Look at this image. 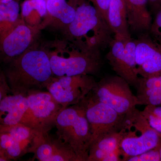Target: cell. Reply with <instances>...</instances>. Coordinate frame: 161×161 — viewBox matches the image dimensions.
I'll return each mask as SVG.
<instances>
[{"mask_svg":"<svg viewBox=\"0 0 161 161\" xmlns=\"http://www.w3.org/2000/svg\"><path fill=\"white\" fill-rule=\"evenodd\" d=\"M107 22V14L110 0H89Z\"/></svg>","mask_w":161,"mask_h":161,"instance_id":"4316f807","label":"cell"},{"mask_svg":"<svg viewBox=\"0 0 161 161\" xmlns=\"http://www.w3.org/2000/svg\"><path fill=\"white\" fill-rule=\"evenodd\" d=\"M32 153L40 161H80L69 145L49 132L39 133Z\"/></svg>","mask_w":161,"mask_h":161,"instance_id":"4fadbf2b","label":"cell"},{"mask_svg":"<svg viewBox=\"0 0 161 161\" xmlns=\"http://www.w3.org/2000/svg\"><path fill=\"white\" fill-rule=\"evenodd\" d=\"M4 71L11 94L26 96L45 88L53 75L48 53L42 50L27 49L9 61Z\"/></svg>","mask_w":161,"mask_h":161,"instance_id":"6da1fadb","label":"cell"},{"mask_svg":"<svg viewBox=\"0 0 161 161\" xmlns=\"http://www.w3.org/2000/svg\"><path fill=\"white\" fill-rule=\"evenodd\" d=\"M57 136L69 145L80 161H87L91 140L90 126L81 104L61 111L56 119Z\"/></svg>","mask_w":161,"mask_h":161,"instance_id":"3957f363","label":"cell"},{"mask_svg":"<svg viewBox=\"0 0 161 161\" xmlns=\"http://www.w3.org/2000/svg\"><path fill=\"white\" fill-rule=\"evenodd\" d=\"M96 83L91 75L53 76L45 89L64 108L79 103L93 89Z\"/></svg>","mask_w":161,"mask_h":161,"instance_id":"ba28073f","label":"cell"},{"mask_svg":"<svg viewBox=\"0 0 161 161\" xmlns=\"http://www.w3.org/2000/svg\"><path fill=\"white\" fill-rule=\"evenodd\" d=\"M9 161V159L6 157L4 153L0 149V161Z\"/></svg>","mask_w":161,"mask_h":161,"instance_id":"f1b7e54d","label":"cell"},{"mask_svg":"<svg viewBox=\"0 0 161 161\" xmlns=\"http://www.w3.org/2000/svg\"><path fill=\"white\" fill-rule=\"evenodd\" d=\"M125 38L114 35L109 44V51L106 55L107 60L116 75L127 81L128 78V64L124 53Z\"/></svg>","mask_w":161,"mask_h":161,"instance_id":"ac0fdd59","label":"cell"},{"mask_svg":"<svg viewBox=\"0 0 161 161\" xmlns=\"http://www.w3.org/2000/svg\"><path fill=\"white\" fill-rule=\"evenodd\" d=\"M152 39L161 48V9L158 13L150 27Z\"/></svg>","mask_w":161,"mask_h":161,"instance_id":"484cf974","label":"cell"},{"mask_svg":"<svg viewBox=\"0 0 161 161\" xmlns=\"http://www.w3.org/2000/svg\"><path fill=\"white\" fill-rule=\"evenodd\" d=\"M150 1L152 2H158V1H161V0H150Z\"/></svg>","mask_w":161,"mask_h":161,"instance_id":"f546056e","label":"cell"},{"mask_svg":"<svg viewBox=\"0 0 161 161\" xmlns=\"http://www.w3.org/2000/svg\"><path fill=\"white\" fill-rule=\"evenodd\" d=\"M66 57L58 53H48L53 75L55 77L97 74L101 66L99 50H82L68 52Z\"/></svg>","mask_w":161,"mask_h":161,"instance_id":"52a82bcc","label":"cell"},{"mask_svg":"<svg viewBox=\"0 0 161 161\" xmlns=\"http://www.w3.org/2000/svg\"><path fill=\"white\" fill-rule=\"evenodd\" d=\"M122 135L119 129L98 137L90 145L87 161H104L108 154L119 150Z\"/></svg>","mask_w":161,"mask_h":161,"instance_id":"e0dca14e","label":"cell"},{"mask_svg":"<svg viewBox=\"0 0 161 161\" xmlns=\"http://www.w3.org/2000/svg\"><path fill=\"white\" fill-rule=\"evenodd\" d=\"M33 10H36L41 17L45 16L47 13L46 1L26 0L22 5V16L23 18H27Z\"/></svg>","mask_w":161,"mask_h":161,"instance_id":"603a6c76","label":"cell"},{"mask_svg":"<svg viewBox=\"0 0 161 161\" xmlns=\"http://www.w3.org/2000/svg\"><path fill=\"white\" fill-rule=\"evenodd\" d=\"M76 9L75 17L67 26L68 33L71 39L80 40L86 38V47H88L90 33L100 40L104 46L109 44L112 38V32L106 20L93 5L83 3Z\"/></svg>","mask_w":161,"mask_h":161,"instance_id":"5b68a950","label":"cell"},{"mask_svg":"<svg viewBox=\"0 0 161 161\" xmlns=\"http://www.w3.org/2000/svg\"><path fill=\"white\" fill-rule=\"evenodd\" d=\"M79 103L83 106L91 132L90 145L101 136L119 130L124 115L101 102L90 92Z\"/></svg>","mask_w":161,"mask_h":161,"instance_id":"9c48e42d","label":"cell"},{"mask_svg":"<svg viewBox=\"0 0 161 161\" xmlns=\"http://www.w3.org/2000/svg\"><path fill=\"white\" fill-rule=\"evenodd\" d=\"M26 97L28 106L20 124L37 132H49L64 108L47 91L34 90L29 92Z\"/></svg>","mask_w":161,"mask_h":161,"instance_id":"277c9868","label":"cell"},{"mask_svg":"<svg viewBox=\"0 0 161 161\" xmlns=\"http://www.w3.org/2000/svg\"><path fill=\"white\" fill-rule=\"evenodd\" d=\"M91 92L96 99L121 115H125L138 105L130 85L118 75L105 77L96 82Z\"/></svg>","mask_w":161,"mask_h":161,"instance_id":"8992f818","label":"cell"},{"mask_svg":"<svg viewBox=\"0 0 161 161\" xmlns=\"http://www.w3.org/2000/svg\"><path fill=\"white\" fill-rule=\"evenodd\" d=\"M40 132L22 124L0 128V149L9 160L32 153Z\"/></svg>","mask_w":161,"mask_h":161,"instance_id":"30bf717a","label":"cell"},{"mask_svg":"<svg viewBox=\"0 0 161 161\" xmlns=\"http://www.w3.org/2000/svg\"><path fill=\"white\" fill-rule=\"evenodd\" d=\"M44 1H47V0H44Z\"/></svg>","mask_w":161,"mask_h":161,"instance_id":"1f68e13d","label":"cell"},{"mask_svg":"<svg viewBox=\"0 0 161 161\" xmlns=\"http://www.w3.org/2000/svg\"><path fill=\"white\" fill-rule=\"evenodd\" d=\"M136 96L138 105L161 106V91L152 88L136 89Z\"/></svg>","mask_w":161,"mask_h":161,"instance_id":"44dd1931","label":"cell"},{"mask_svg":"<svg viewBox=\"0 0 161 161\" xmlns=\"http://www.w3.org/2000/svg\"><path fill=\"white\" fill-rule=\"evenodd\" d=\"M119 149L122 161L161 146V134L150 126L136 108L124 115Z\"/></svg>","mask_w":161,"mask_h":161,"instance_id":"7a4b0ae2","label":"cell"},{"mask_svg":"<svg viewBox=\"0 0 161 161\" xmlns=\"http://www.w3.org/2000/svg\"><path fill=\"white\" fill-rule=\"evenodd\" d=\"M107 23L114 35L124 38L131 37L125 0H110Z\"/></svg>","mask_w":161,"mask_h":161,"instance_id":"2e32d148","label":"cell"},{"mask_svg":"<svg viewBox=\"0 0 161 161\" xmlns=\"http://www.w3.org/2000/svg\"><path fill=\"white\" fill-rule=\"evenodd\" d=\"M160 153H161V147L160 149Z\"/></svg>","mask_w":161,"mask_h":161,"instance_id":"4dcf8cb0","label":"cell"},{"mask_svg":"<svg viewBox=\"0 0 161 161\" xmlns=\"http://www.w3.org/2000/svg\"><path fill=\"white\" fill-rule=\"evenodd\" d=\"M11 94L4 71L0 69V101L7 95Z\"/></svg>","mask_w":161,"mask_h":161,"instance_id":"83f0119b","label":"cell"},{"mask_svg":"<svg viewBox=\"0 0 161 161\" xmlns=\"http://www.w3.org/2000/svg\"><path fill=\"white\" fill-rule=\"evenodd\" d=\"M0 1H1V0H0Z\"/></svg>","mask_w":161,"mask_h":161,"instance_id":"d6a6232c","label":"cell"},{"mask_svg":"<svg viewBox=\"0 0 161 161\" xmlns=\"http://www.w3.org/2000/svg\"><path fill=\"white\" fill-rule=\"evenodd\" d=\"M147 33L135 40L137 73L142 78L161 75V48Z\"/></svg>","mask_w":161,"mask_h":161,"instance_id":"7c38bea8","label":"cell"},{"mask_svg":"<svg viewBox=\"0 0 161 161\" xmlns=\"http://www.w3.org/2000/svg\"><path fill=\"white\" fill-rule=\"evenodd\" d=\"M130 32L144 33L149 31L153 22L147 8L148 0H125Z\"/></svg>","mask_w":161,"mask_h":161,"instance_id":"9a60e30c","label":"cell"},{"mask_svg":"<svg viewBox=\"0 0 161 161\" xmlns=\"http://www.w3.org/2000/svg\"><path fill=\"white\" fill-rule=\"evenodd\" d=\"M141 112L150 126L161 134V106H146Z\"/></svg>","mask_w":161,"mask_h":161,"instance_id":"7402d4cb","label":"cell"},{"mask_svg":"<svg viewBox=\"0 0 161 161\" xmlns=\"http://www.w3.org/2000/svg\"><path fill=\"white\" fill-rule=\"evenodd\" d=\"M46 6L47 12L67 26L75 17L76 9L66 0H47Z\"/></svg>","mask_w":161,"mask_h":161,"instance_id":"d6986e66","label":"cell"},{"mask_svg":"<svg viewBox=\"0 0 161 161\" xmlns=\"http://www.w3.org/2000/svg\"><path fill=\"white\" fill-rule=\"evenodd\" d=\"M152 88L161 91V75L150 78L139 77L135 88Z\"/></svg>","mask_w":161,"mask_h":161,"instance_id":"d4e9b609","label":"cell"},{"mask_svg":"<svg viewBox=\"0 0 161 161\" xmlns=\"http://www.w3.org/2000/svg\"><path fill=\"white\" fill-rule=\"evenodd\" d=\"M19 11V5L15 0L0 3V37L17 22Z\"/></svg>","mask_w":161,"mask_h":161,"instance_id":"ffe728a7","label":"cell"},{"mask_svg":"<svg viewBox=\"0 0 161 161\" xmlns=\"http://www.w3.org/2000/svg\"><path fill=\"white\" fill-rule=\"evenodd\" d=\"M36 31L19 19L0 37V63L6 64L27 50L34 39Z\"/></svg>","mask_w":161,"mask_h":161,"instance_id":"8fae6325","label":"cell"},{"mask_svg":"<svg viewBox=\"0 0 161 161\" xmlns=\"http://www.w3.org/2000/svg\"><path fill=\"white\" fill-rule=\"evenodd\" d=\"M28 106L26 96L11 94L0 101V128L20 124Z\"/></svg>","mask_w":161,"mask_h":161,"instance_id":"5bb4252c","label":"cell"},{"mask_svg":"<svg viewBox=\"0 0 161 161\" xmlns=\"http://www.w3.org/2000/svg\"><path fill=\"white\" fill-rule=\"evenodd\" d=\"M161 146L143 153L139 155L128 158L126 161H160Z\"/></svg>","mask_w":161,"mask_h":161,"instance_id":"cb8c5ba5","label":"cell"}]
</instances>
